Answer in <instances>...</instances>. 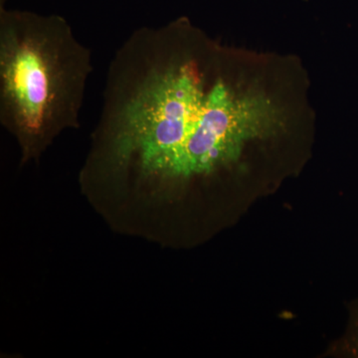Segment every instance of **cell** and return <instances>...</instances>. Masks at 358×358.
<instances>
[{"label":"cell","instance_id":"7a4b0ae2","mask_svg":"<svg viewBox=\"0 0 358 358\" xmlns=\"http://www.w3.org/2000/svg\"><path fill=\"white\" fill-rule=\"evenodd\" d=\"M343 350L346 355L358 357V306L353 310L352 324L345 339Z\"/></svg>","mask_w":358,"mask_h":358},{"label":"cell","instance_id":"6da1fadb","mask_svg":"<svg viewBox=\"0 0 358 358\" xmlns=\"http://www.w3.org/2000/svg\"><path fill=\"white\" fill-rule=\"evenodd\" d=\"M92 52L58 14L0 8V124L20 166L38 164L59 136L80 128Z\"/></svg>","mask_w":358,"mask_h":358},{"label":"cell","instance_id":"3957f363","mask_svg":"<svg viewBox=\"0 0 358 358\" xmlns=\"http://www.w3.org/2000/svg\"><path fill=\"white\" fill-rule=\"evenodd\" d=\"M4 4H6V0H0V8H2V7L4 6Z\"/></svg>","mask_w":358,"mask_h":358}]
</instances>
